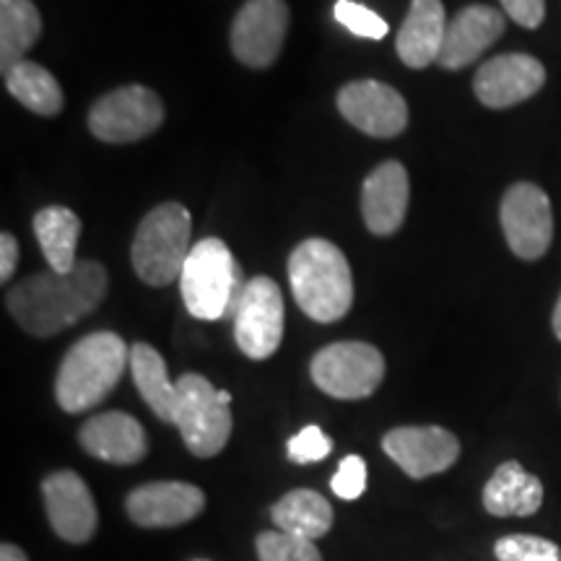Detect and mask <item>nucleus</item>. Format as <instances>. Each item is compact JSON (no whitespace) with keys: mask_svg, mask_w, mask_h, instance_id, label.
<instances>
[{"mask_svg":"<svg viewBox=\"0 0 561 561\" xmlns=\"http://www.w3.org/2000/svg\"><path fill=\"white\" fill-rule=\"evenodd\" d=\"M107 271L96 261H81L70 273H34L11 289L5 307L26 333L50 339L68 331L102 305Z\"/></svg>","mask_w":561,"mask_h":561,"instance_id":"f257e3e1","label":"nucleus"},{"mask_svg":"<svg viewBox=\"0 0 561 561\" xmlns=\"http://www.w3.org/2000/svg\"><path fill=\"white\" fill-rule=\"evenodd\" d=\"M130 367V346L112 331L83 335L76 341L55 377V398L66 413H83L117 388Z\"/></svg>","mask_w":561,"mask_h":561,"instance_id":"f03ea898","label":"nucleus"},{"mask_svg":"<svg viewBox=\"0 0 561 561\" xmlns=\"http://www.w3.org/2000/svg\"><path fill=\"white\" fill-rule=\"evenodd\" d=\"M289 284L299 310L322 325L343 320L354 305L346 255L328 240L297 244L289 257Z\"/></svg>","mask_w":561,"mask_h":561,"instance_id":"7ed1b4c3","label":"nucleus"},{"mask_svg":"<svg viewBox=\"0 0 561 561\" xmlns=\"http://www.w3.org/2000/svg\"><path fill=\"white\" fill-rule=\"evenodd\" d=\"M248 280L229 244L216 237L195 242L180 273V291L193 318L214 322L231 318Z\"/></svg>","mask_w":561,"mask_h":561,"instance_id":"20e7f679","label":"nucleus"},{"mask_svg":"<svg viewBox=\"0 0 561 561\" xmlns=\"http://www.w3.org/2000/svg\"><path fill=\"white\" fill-rule=\"evenodd\" d=\"M193 250L191 210L180 203H161L144 216L133 240L130 257L138 278L149 286H170L180 280Z\"/></svg>","mask_w":561,"mask_h":561,"instance_id":"39448f33","label":"nucleus"},{"mask_svg":"<svg viewBox=\"0 0 561 561\" xmlns=\"http://www.w3.org/2000/svg\"><path fill=\"white\" fill-rule=\"evenodd\" d=\"M182 442L195 458H214L219 455L231 437V403L221 398L203 375H182L178 380V419Z\"/></svg>","mask_w":561,"mask_h":561,"instance_id":"423d86ee","label":"nucleus"},{"mask_svg":"<svg viewBox=\"0 0 561 561\" xmlns=\"http://www.w3.org/2000/svg\"><path fill=\"white\" fill-rule=\"evenodd\" d=\"M312 382L339 401H362L385 380V359L371 343L341 341L314 354Z\"/></svg>","mask_w":561,"mask_h":561,"instance_id":"0eeeda50","label":"nucleus"},{"mask_svg":"<svg viewBox=\"0 0 561 561\" xmlns=\"http://www.w3.org/2000/svg\"><path fill=\"white\" fill-rule=\"evenodd\" d=\"M231 320L242 354L255 362L271 359L284 341V297L276 280L268 276L250 278Z\"/></svg>","mask_w":561,"mask_h":561,"instance_id":"6e6552de","label":"nucleus"},{"mask_svg":"<svg viewBox=\"0 0 561 561\" xmlns=\"http://www.w3.org/2000/svg\"><path fill=\"white\" fill-rule=\"evenodd\" d=\"M164 123V104L157 91L123 87L104 94L89 112V130L104 144H136Z\"/></svg>","mask_w":561,"mask_h":561,"instance_id":"1a4fd4ad","label":"nucleus"},{"mask_svg":"<svg viewBox=\"0 0 561 561\" xmlns=\"http://www.w3.org/2000/svg\"><path fill=\"white\" fill-rule=\"evenodd\" d=\"M502 231L510 250L520 261H538L551 248L553 214L551 201L533 182H517L502 198Z\"/></svg>","mask_w":561,"mask_h":561,"instance_id":"9d476101","label":"nucleus"},{"mask_svg":"<svg viewBox=\"0 0 561 561\" xmlns=\"http://www.w3.org/2000/svg\"><path fill=\"white\" fill-rule=\"evenodd\" d=\"M289 30V5L284 0H248L231 24V53L248 68L276 62Z\"/></svg>","mask_w":561,"mask_h":561,"instance_id":"9b49d317","label":"nucleus"},{"mask_svg":"<svg viewBox=\"0 0 561 561\" xmlns=\"http://www.w3.org/2000/svg\"><path fill=\"white\" fill-rule=\"evenodd\" d=\"M382 450L411 479L445 473L460 458V442L442 426H398L382 437Z\"/></svg>","mask_w":561,"mask_h":561,"instance_id":"f8f14e48","label":"nucleus"},{"mask_svg":"<svg viewBox=\"0 0 561 561\" xmlns=\"http://www.w3.org/2000/svg\"><path fill=\"white\" fill-rule=\"evenodd\" d=\"M47 520L58 538L68 543H87L100 528V512L87 481L76 471H55L42 481Z\"/></svg>","mask_w":561,"mask_h":561,"instance_id":"ddd939ff","label":"nucleus"},{"mask_svg":"<svg viewBox=\"0 0 561 561\" xmlns=\"http://www.w3.org/2000/svg\"><path fill=\"white\" fill-rule=\"evenodd\" d=\"M339 110L356 130L371 138H396L409 125V104L380 81H351L339 91Z\"/></svg>","mask_w":561,"mask_h":561,"instance_id":"4468645a","label":"nucleus"},{"mask_svg":"<svg viewBox=\"0 0 561 561\" xmlns=\"http://www.w3.org/2000/svg\"><path fill=\"white\" fill-rule=\"evenodd\" d=\"M543 83L546 68L541 60L525 53H507L483 62L473 79V91L483 107L507 110L536 96Z\"/></svg>","mask_w":561,"mask_h":561,"instance_id":"2eb2a0df","label":"nucleus"},{"mask_svg":"<svg viewBox=\"0 0 561 561\" xmlns=\"http://www.w3.org/2000/svg\"><path fill=\"white\" fill-rule=\"evenodd\" d=\"M206 507L203 489L185 481H153L133 489L125 512L140 528H178L195 520Z\"/></svg>","mask_w":561,"mask_h":561,"instance_id":"dca6fc26","label":"nucleus"},{"mask_svg":"<svg viewBox=\"0 0 561 561\" xmlns=\"http://www.w3.org/2000/svg\"><path fill=\"white\" fill-rule=\"evenodd\" d=\"M79 445L91 458L112 466H136L149 453V437L130 413L107 411L91 416L79 430Z\"/></svg>","mask_w":561,"mask_h":561,"instance_id":"f3484780","label":"nucleus"},{"mask_svg":"<svg viewBox=\"0 0 561 561\" xmlns=\"http://www.w3.org/2000/svg\"><path fill=\"white\" fill-rule=\"evenodd\" d=\"M409 172L401 161L375 167L362 187V216L371 234H396L409 214Z\"/></svg>","mask_w":561,"mask_h":561,"instance_id":"a211bd4d","label":"nucleus"},{"mask_svg":"<svg viewBox=\"0 0 561 561\" xmlns=\"http://www.w3.org/2000/svg\"><path fill=\"white\" fill-rule=\"evenodd\" d=\"M504 13L491 5H468L447 24L445 45H442L439 66L445 70H460L479 60L504 34Z\"/></svg>","mask_w":561,"mask_h":561,"instance_id":"6ab92c4d","label":"nucleus"},{"mask_svg":"<svg viewBox=\"0 0 561 561\" xmlns=\"http://www.w3.org/2000/svg\"><path fill=\"white\" fill-rule=\"evenodd\" d=\"M447 19L442 0H411L409 16L398 32V58L409 68H426L439 60L445 45Z\"/></svg>","mask_w":561,"mask_h":561,"instance_id":"aec40b11","label":"nucleus"},{"mask_svg":"<svg viewBox=\"0 0 561 561\" xmlns=\"http://www.w3.org/2000/svg\"><path fill=\"white\" fill-rule=\"evenodd\" d=\"M543 504V483L517 460L496 468L483 486V507L494 517H530Z\"/></svg>","mask_w":561,"mask_h":561,"instance_id":"412c9836","label":"nucleus"},{"mask_svg":"<svg viewBox=\"0 0 561 561\" xmlns=\"http://www.w3.org/2000/svg\"><path fill=\"white\" fill-rule=\"evenodd\" d=\"M271 520L286 536L314 541L333 528V507L312 489H294L271 507Z\"/></svg>","mask_w":561,"mask_h":561,"instance_id":"4be33fe9","label":"nucleus"},{"mask_svg":"<svg viewBox=\"0 0 561 561\" xmlns=\"http://www.w3.org/2000/svg\"><path fill=\"white\" fill-rule=\"evenodd\" d=\"M130 375L153 416L164 424H174V419H178V385L170 382L167 364L159 351L149 343L130 346Z\"/></svg>","mask_w":561,"mask_h":561,"instance_id":"5701e85b","label":"nucleus"},{"mask_svg":"<svg viewBox=\"0 0 561 561\" xmlns=\"http://www.w3.org/2000/svg\"><path fill=\"white\" fill-rule=\"evenodd\" d=\"M34 234L45 261L55 273H70L79 265L76 261V244L81 234V219L66 206H47L34 216Z\"/></svg>","mask_w":561,"mask_h":561,"instance_id":"b1692460","label":"nucleus"},{"mask_svg":"<svg viewBox=\"0 0 561 561\" xmlns=\"http://www.w3.org/2000/svg\"><path fill=\"white\" fill-rule=\"evenodd\" d=\"M5 89L11 96L24 104L26 110H32L34 115L53 117L58 115L66 104L62 89L55 76L47 68L37 66L32 60H21L11 70H5Z\"/></svg>","mask_w":561,"mask_h":561,"instance_id":"393cba45","label":"nucleus"},{"mask_svg":"<svg viewBox=\"0 0 561 561\" xmlns=\"http://www.w3.org/2000/svg\"><path fill=\"white\" fill-rule=\"evenodd\" d=\"M42 34V19L32 0H0V68L11 70L26 60Z\"/></svg>","mask_w":561,"mask_h":561,"instance_id":"a878e982","label":"nucleus"},{"mask_svg":"<svg viewBox=\"0 0 561 561\" xmlns=\"http://www.w3.org/2000/svg\"><path fill=\"white\" fill-rule=\"evenodd\" d=\"M261 561H322L314 541L286 536L280 530H265L255 538Z\"/></svg>","mask_w":561,"mask_h":561,"instance_id":"bb28decb","label":"nucleus"},{"mask_svg":"<svg viewBox=\"0 0 561 561\" xmlns=\"http://www.w3.org/2000/svg\"><path fill=\"white\" fill-rule=\"evenodd\" d=\"M494 557L500 561H561V549L541 536H504L494 543Z\"/></svg>","mask_w":561,"mask_h":561,"instance_id":"cd10ccee","label":"nucleus"},{"mask_svg":"<svg viewBox=\"0 0 561 561\" xmlns=\"http://www.w3.org/2000/svg\"><path fill=\"white\" fill-rule=\"evenodd\" d=\"M333 13H335V21H339L341 26H346L354 37L385 39L390 32L388 21H385L380 13H375L362 3H354V0H339Z\"/></svg>","mask_w":561,"mask_h":561,"instance_id":"c85d7f7f","label":"nucleus"},{"mask_svg":"<svg viewBox=\"0 0 561 561\" xmlns=\"http://www.w3.org/2000/svg\"><path fill=\"white\" fill-rule=\"evenodd\" d=\"M333 450V442L328 437L320 426H305L299 434L286 442V453H289L291 462H299V466H310V462L325 460Z\"/></svg>","mask_w":561,"mask_h":561,"instance_id":"c756f323","label":"nucleus"},{"mask_svg":"<svg viewBox=\"0 0 561 561\" xmlns=\"http://www.w3.org/2000/svg\"><path fill=\"white\" fill-rule=\"evenodd\" d=\"M331 489L335 496L341 500L354 502L359 500L367 489V462H364L359 455H348V458L341 460L339 471L331 479Z\"/></svg>","mask_w":561,"mask_h":561,"instance_id":"7c9ffc66","label":"nucleus"},{"mask_svg":"<svg viewBox=\"0 0 561 561\" xmlns=\"http://www.w3.org/2000/svg\"><path fill=\"white\" fill-rule=\"evenodd\" d=\"M502 9L525 30H538L546 19V0H502Z\"/></svg>","mask_w":561,"mask_h":561,"instance_id":"2f4dec72","label":"nucleus"},{"mask_svg":"<svg viewBox=\"0 0 561 561\" xmlns=\"http://www.w3.org/2000/svg\"><path fill=\"white\" fill-rule=\"evenodd\" d=\"M16 263H19V242L16 237H11L9 231H5V234L0 237V278L11 280L13 271H16Z\"/></svg>","mask_w":561,"mask_h":561,"instance_id":"473e14b6","label":"nucleus"},{"mask_svg":"<svg viewBox=\"0 0 561 561\" xmlns=\"http://www.w3.org/2000/svg\"><path fill=\"white\" fill-rule=\"evenodd\" d=\"M0 561H30L24 551L13 543H3L0 546Z\"/></svg>","mask_w":561,"mask_h":561,"instance_id":"72a5a7b5","label":"nucleus"},{"mask_svg":"<svg viewBox=\"0 0 561 561\" xmlns=\"http://www.w3.org/2000/svg\"><path fill=\"white\" fill-rule=\"evenodd\" d=\"M551 325H553V333H557V339L561 341V294H559V301H557V307H553V314H551Z\"/></svg>","mask_w":561,"mask_h":561,"instance_id":"f704fd0d","label":"nucleus"}]
</instances>
